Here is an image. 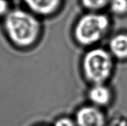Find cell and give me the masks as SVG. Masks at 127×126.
<instances>
[{
	"label": "cell",
	"mask_w": 127,
	"mask_h": 126,
	"mask_svg": "<svg viewBox=\"0 0 127 126\" xmlns=\"http://www.w3.org/2000/svg\"><path fill=\"white\" fill-rule=\"evenodd\" d=\"M4 26L11 41L20 47H28L39 36L40 26L37 18L23 10H14L5 16Z\"/></svg>",
	"instance_id": "obj_1"
},
{
	"label": "cell",
	"mask_w": 127,
	"mask_h": 126,
	"mask_svg": "<svg viewBox=\"0 0 127 126\" xmlns=\"http://www.w3.org/2000/svg\"><path fill=\"white\" fill-rule=\"evenodd\" d=\"M113 69V56L103 48L91 50L82 60L84 76L92 85L105 84L111 77Z\"/></svg>",
	"instance_id": "obj_2"
},
{
	"label": "cell",
	"mask_w": 127,
	"mask_h": 126,
	"mask_svg": "<svg viewBox=\"0 0 127 126\" xmlns=\"http://www.w3.org/2000/svg\"><path fill=\"white\" fill-rule=\"evenodd\" d=\"M109 24V20L105 15L96 13L86 14L75 26V39L82 46H91L103 36Z\"/></svg>",
	"instance_id": "obj_3"
},
{
	"label": "cell",
	"mask_w": 127,
	"mask_h": 126,
	"mask_svg": "<svg viewBox=\"0 0 127 126\" xmlns=\"http://www.w3.org/2000/svg\"><path fill=\"white\" fill-rule=\"evenodd\" d=\"M74 120L77 126H105L106 124L103 112L92 104L79 108L75 113Z\"/></svg>",
	"instance_id": "obj_4"
},
{
	"label": "cell",
	"mask_w": 127,
	"mask_h": 126,
	"mask_svg": "<svg viewBox=\"0 0 127 126\" xmlns=\"http://www.w3.org/2000/svg\"><path fill=\"white\" fill-rule=\"evenodd\" d=\"M88 98L91 104L96 107L109 105L112 99V93L109 87L105 84L92 85L88 92Z\"/></svg>",
	"instance_id": "obj_5"
},
{
	"label": "cell",
	"mask_w": 127,
	"mask_h": 126,
	"mask_svg": "<svg viewBox=\"0 0 127 126\" xmlns=\"http://www.w3.org/2000/svg\"><path fill=\"white\" fill-rule=\"evenodd\" d=\"M30 10L42 15H48L57 10L61 0H24Z\"/></svg>",
	"instance_id": "obj_6"
},
{
	"label": "cell",
	"mask_w": 127,
	"mask_h": 126,
	"mask_svg": "<svg viewBox=\"0 0 127 126\" xmlns=\"http://www.w3.org/2000/svg\"><path fill=\"white\" fill-rule=\"evenodd\" d=\"M109 47L112 56L119 60L127 59V34L114 36L110 40Z\"/></svg>",
	"instance_id": "obj_7"
},
{
	"label": "cell",
	"mask_w": 127,
	"mask_h": 126,
	"mask_svg": "<svg viewBox=\"0 0 127 126\" xmlns=\"http://www.w3.org/2000/svg\"><path fill=\"white\" fill-rule=\"evenodd\" d=\"M109 6L114 13L123 14L127 12V0H111Z\"/></svg>",
	"instance_id": "obj_8"
},
{
	"label": "cell",
	"mask_w": 127,
	"mask_h": 126,
	"mask_svg": "<svg viewBox=\"0 0 127 126\" xmlns=\"http://www.w3.org/2000/svg\"><path fill=\"white\" fill-rule=\"evenodd\" d=\"M111 0H82L84 7L92 10H96L109 4Z\"/></svg>",
	"instance_id": "obj_9"
},
{
	"label": "cell",
	"mask_w": 127,
	"mask_h": 126,
	"mask_svg": "<svg viewBox=\"0 0 127 126\" xmlns=\"http://www.w3.org/2000/svg\"><path fill=\"white\" fill-rule=\"evenodd\" d=\"M53 126H77L75 120L67 117H63L57 119Z\"/></svg>",
	"instance_id": "obj_10"
},
{
	"label": "cell",
	"mask_w": 127,
	"mask_h": 126,
	"mask_svg": "<svg viewBox=\"0 0 127 126\" xmlns=\"http://www.w3.org/2000/svg\"><path fill=\"white\" fill-rule=\"evenodd\" d=\"M9 5L7 0H0V17L5 16L9 12Z\"/></svg>",
	"instance_id": "obj_11"
}]
</instances>
